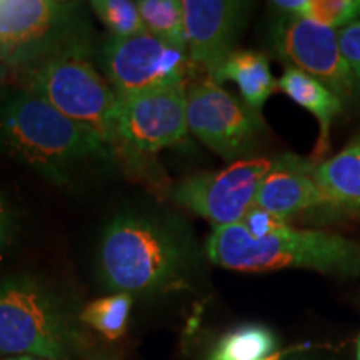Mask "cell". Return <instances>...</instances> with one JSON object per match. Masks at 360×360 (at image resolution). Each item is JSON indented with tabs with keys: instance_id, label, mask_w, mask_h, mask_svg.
I'll return each instance as SVG.
<instances>
[{
	"instance_id": "8fae6325",
	"label": "cell",
	"mask_w": 360,
	"mask_h": 360,
	"mask_svg": "<svg viewBox=\"0 0 360 360\" xmlns=\"http://www.w3.org/2000/svg\"><path fill=\"white\" fill-rule=\"evenodd\" d=\"M274 47L292 67L312 75L339 97H352L359 87L340 51L339 32L299 15H282L272 30Z\"/></svg>"
},
{
	"instance_id": "cb8c5ba5",
	"label": "cell",
	"mask_w": 360,
	"mask_h": 360,
	"mask_svg": "<svg viewBox=\"0 0 360 360\" xmlns=\"http://www.w3.org/2000/svg\"><path fill=\"white\" fill-rule=\"evenodd\" d=\"M340 51L360 85V22L345 27L339 32Z\"/></svg>"
},
{
	"instance_id": "30bf717a",
	"label": "cell",
	"mask_w": 360,
	"mask_h": 360,
	"mask_svg": "<svg viewBox=\"0 0 360 360\" xmlns=\"http://www.w3.org/2000/svg\"><path fill=\"white\" fill-rule=\"evenodd\" d=\"M188 64L186 49L148 32L127 39L110 37L103 51V69L119 97L184 84Z\"/></svg>"
},
{
	"instance_id": "44dd1931",
	"label": "cell",
	"mask_w": 360,
	"mask_h": 360,
	"mask_svg": "<svg viewBox=\"0 0 360 360\" xmlns=\"http://www.w3.org/2000/svg\"><path fill=\"white\" fill-rule=\"evenodd\" d=\"M300 17L327 27L352 25L360 19V0H307Z\"/></svg>"
},
{
	"instance_id": "52a82bcc",
	"label": "cell",
	"mask_w": 360,
	"mask_h": 360,
	"mask_svg": "<svg viewBox=\"0 0 360 360\" xmlns=\"http://www.w3.org/2000/svg\"><path fill=\"white\" fill-rule=\"evenodd\" d=\"M187 132V90L184 84L119 97L115 110L119 146L142 154H155L182 143Z\"/></svg>"
},
{
	"instance_id": "7402d4cb",
	"label": "cell",
	"mask_w": 360,
	"mask_h": 360,
	"mask_svg": "<svg viewBox=\"0 0 360 360\" xmlns=\"http://www.w3.org/2000/svg\"><path fill=\"white\" fill-rule=\"evenodd\" d=\"M20 217L13 202L0 191V255L6 254L19 236Z\"/></svg>"
},
{
	"instance_id": "9a60e30c",
	"label": "cell",
	"mask_w": 360,
	"mask_h": 360,
	"mask_svg": "<svg viewBox=\"0 0 360 360\" xmlns=\"http://www.w3.org/2000/svg\"><path fill=\"white\" fill-rule=\"evenodd\" d=\"M278 89L283 94H287L295 103L314 114L319 125H321V135H319L315 155L326 154L332 120L342 112V98L335 96L330 89H327L321 80L295 69V67H287L281 80H278Z\"/></svg>"
},
{
	"instance_id": "2e32d148",
	"label": "cell",
	"mask_w": 360,
	"mask_h": 360,
	"mask_svg": "<svg viewBox=\"0 0 360 360\" xmlns=\"http://www.w3.org/2000/svg\"><path fill=\"white\" fill-rule=\"evenodd\" d=\"M315 180L327 204L360 209V141L350 143L330 160L315 164Z\"/></svg>"
},
{
	"instance_id": "ac0fdd59",
	"label": "cell",
	"mask_w": 360,
	"mask_h": 360,
	"mask_svg": "<svg viewBox=\"0 0 360 360\" xmlns=\"http://www.w3.org/2000/svg\"><path fill=\"white\" fill-rule=\"evenodd\" d=\"M132 305V294L115 292V294L90 302L80 314V321L97 330L105 339L117 340L127 330Z\"/></svg>"
},
{
	"instance_id": "4fadbf2b",
	"label": "cell",
	"mask_w": 360,
	"mask_h": 360,
	"mask_svg": "<svg viewBox=\"0 0 360 360\" xmlns=\"http://www.w3.org/2000/svg\"><path fill=\"white\" fill-rule=\"evenodd\" d=\"M254 205L289 220L304 210L328 204L315 180V164L294 154H285L272 162V169L260 184Z\"/></svg>"
},
{
	"instance_id": "484cf974",
	"label": "cell",
	"mask_w": 360,
	"mask_h": 360,
	"mask_svg": "<svg viewBox=\"0 0 360 360\" xmlns=\"http://www.w3.org/2000/svg\"><path fill=\"white\" fill-rule=\"evenodd\" d=\"M6 360H45L40 357H30V355H20V357H8Z\"/></svg>"
},
{
	"instance_id": "83f0119b",
	"label": "cell",
	"mask_w": 360,
	"mask_h": 360,
	"mask_svg": "<svg viewBox=\"0 0 360 360\" xmlns=\"http://www.w3.org/2000/svg\"><path fill=\"white\" fill-rule=\"evenodd\" d=\"M290 360H309V359H290Z\"/></svg>"
},
{
	"instance_id": "7c38bea8",
	"label": "cell",
	"mask_w": 360,
	"mask_h": 360,
	"mask_svg": "<svg viewBox=\"0 0 360 360\" xmlns=\"http://www.w3.org/2000/svg\"><path fill=\"white\" fill-rule=\"evenodd\" d=\"M187 53L210 74L233 52L250 4L236 0H182Z\"/></svg>"
},
{
	"instance_id": "e0dca14e",
	"label": "cell",
	"mask_w": 360,
	"mask_h": 360,
	"mask_svg": "<svg viewBox=\"0 0 360 360\" xmlns=\"http://www.w3.org/2000/svg\"><path fill=\"white\" fill-rule=\"evenodd\" d=\"M278 339L262 323H242L227 330L202 360H277Z\"/></svg>"
},
{
	"instance_id": "603a6c76",
	"label": "cell",
	"mask_w": 360,
	"mask_h": 360,
	"mask_svg": "<svg viewBox=\"0 0 360 360\" xmlns=\"http://www.w3.org/2000/svg\"><path fill=\"white\" fill-rule=\"evenodd\" d=\"M242 225L249 231L254 237H265L269 233L281 231L285 227L287 220L277 217V215L267 212V210L260 209L257 205H252L245 217L242 219Z\"/></svg>"
},
{
	"instance_id": "8992f818",
	"label": "cell",
	"mask_w": 360,
	"mask_h": 360,
	"mask_svg": "<svg viewBox=\"0 0 360 360\" xmlns=\"http://www.w3.org/2000/svg\"><path fill=\"white\" fill-rule=\"evenodd\" d=\"M79 6L58 0H0V51L13 72L72 51L85 52Z\"/></svg>"
},
{
	"instance_id": "277c9868",
	"label": "cell",
	"mask_w": 360,
	"mask_h": 360,
	"mask_svg": "<svg viewBox=\"0 0 360 360\" xmlns=\"http://www.w3.org/2000/svg\"><path fill=\"white\" fill-rule=\"evenodd\" d=\"M75 330L62 299L34 276L0 277V354L67 360Z\"/></svg>"
},
{
	"instance_id": "7a4b0ae2",
	"label": "cell",
	"mask_w": 360,
	"mask_h": 360,
	"mask_svg": "<svg viewBox=\"0 0 360 360\" xmlns=\"http://www.w3.org/2000/svg\"><path fill=\"white\" fill-rule=\"evenodd\" d=\"M207 254L214 264L238 272L312 269L342 277L360 276V242L290 225L265 237H254L240 222L214 227Z\"/></svg>"
},
{
	"instance_id": "ba28073f",
	"label": "cell",
	"mask_w": 360,
	"mask_h": 360,
	"mask_svg": "<svg viewBox=\"0 0 360 360\" xmlns=\"http://www.w3.org/2000/svg\"><path fill=\"white\" fill-rule=\"evenodd\" d=\"M272 169L269 159H242L217 172H202L184 179L172 192L184 209L200 215L215 227L242 222L255 204L259 187Z\"/></svg>"
},
{
	"instance_id": "ffe728a7",
	"label": "cell",
	"mask_w": 360,
	"mask_h": 360,
	"mask_svg": "<svg viewBox=\"0 0 360 360\" xmlns=\"http://www.w3.org/2000/svg\"><path fill=\"white\" fill-rule=\"evenodd\" d=\"M98 20L114 39H127L147 32L137 2L130 0H94L90 2Z\"/></svg>"
},
{
	"instance_id": "f1b7e54d",
	"label": "cell",
	"mask_w": 360,
	"mask_h": 360,
	"mask_svg": "<svg viewBox=\"0 0 360 360\" xmlns=\"http://www.w3.org/2000/svg\"><path fill=\"white\" fill-rule=\"evenodd\" d=\"M359 141H360V139H359Z\"/></svg>"
},
{
	"instance_id": "5b68a950",
	"label": "cell",
	"mask_w": 360,
	"mask_h": 360,
	"mask_svg": "<svg viewBox=\"0 0 360 360\" xmlns=\"http://www.w3.org/2000/svg\"><path fill=\"white\" fill-rule=\"evenodd\" d=\"M22 74L29 92L42 97L109 147L117 146L115 110L119 97L92 62L85 58V52L58 53Z\"/></svg>"
},
{
	"instance_id": "4316f807",
	"label": "cell",
	"mask_w": 360,
	"mask_h": 360,
	"mask_svg": "<svg viewBox=\"0 0 360 360\" xmlns=\"http://www.w3.org/2000/svg\"><path fill=\"white\" fill-rule=\"evenodd\" d=\"M355 360H360V337L357 340V355H355Z\"/></svg>"
},
{
	"instance_id": "3957f363",
	"label": "cell",
	"mask_w": 360,
	"mask_h": 360,
	"mask_svg": "<svg viewBox=\"0 0 360 360\" xmlns=\"http://www.w3.org/2000/svg\"><path fill=\"white\" fill-rule=\"evenodd\" d=\"M186 265V244L164 222L146 215L122 214L103 229L98 274L114 294L169 289L182 278Z\"/></svg>"
},
{
	"instance_id": "6da1fadb",
	"label": "cell",
	"mask_w": 360,
	"mask_h": 360,
	"mask_svg": "<svg viewBox=\"0 0 360 360\" xmlns=\"http://www.w3.org/2000/svg\"><path fill=\"white\" fill-rule=\"evenodd\" d=\"M0 154L62 186L110 147L24 89L0 94Z\"/></svg>"
},
{
	"instance_id": "d4e9b609",
	"label": "cell",
	"mask_w": 360,
	"mask_h": 360,
	"mask_svg": "<svg viewBox=\"0 0 360 360\" xmlns=\"http://www.w3.org/2000/svg\"><path fill=\"white\" fill-rule=\"evenodd\" d=\"M12 72L13 70L11 69V65L7 64V60H6V57H4L2 51H0V89L6 85V82L8 80V77H11Z\"/></svg>"
},
{
	"instance_id": "9c48e42d",
	"label": "cell",
	"mask_w": 360,
	"mask_h": 360,
	"mask_svg": "<svg viewBox=\"0 0 360 360\" xmlns=\"http://www.w3.org/2000/svg\"><path fill=\"white\" fill-rule=\"evenodd\" d=\"M187 125L210 150L236 162L255 147L262 130L257 112L238 102L212 79L187 89Z\"/></svg>"
},
{
	"instance_id": "d6986e66",
	"label": "cell",
	"mask_w": 360,
	"mask_h": 360,
	"mask_svg": "<svg viewBox=\"0 0 360 360\" xmlns=\"http://www.w3.org/2000/svg\"><path fill=\"white\" fill-rule=\"evenodd\" d=\"M137 7L148 34L187 51L184 6L180 0H141Z\"/></svg>"
},
{
	"instance_id": "5bb4252c",
	"label": "cell",
	"mask_w": 360,
	"mask_h": 360,
	"mask_svg": "<svg viewBox=\"0 0 360 360\" xmlns=\"http://www.w3.org/2000/svg\"><path fill=\"white\" fill-rule=\"evenodd\" d=\"M210 79L219 85L227 80L236 82L245 105L257 114L278 89V82L270 72L269 58L254 51H233Z\"/></svg>"
}]
</instances>
